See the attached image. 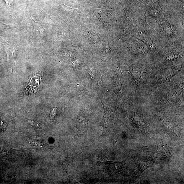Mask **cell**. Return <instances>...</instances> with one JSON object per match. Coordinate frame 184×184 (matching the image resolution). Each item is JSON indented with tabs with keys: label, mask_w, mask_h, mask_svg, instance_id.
I'll return each mask as SVG.
<instances>
[{
	"label": "cell",
	"mask_w": 184,
	"mask_h": 184,
	"mask_svg": "<svg viewBox=\"0 0 184 184\" xmlns=\"http://www.w3.org/2000/svg\"><path fill=\"white\" fill-rule=\"evenodd\" d=\"M6 2V4L7 5H9V6H10L11 4H12L13 3V0H4Z\"/></svg>",
	"instance_id": "3957f363"
},
{
	"label": "cell",
	"mask_w": 184,
	"mask_h": 184,
	"mask_svg": "<svg viewBox=\"0 0 184 184\" xmlns=\"http://www.w3.org/2000/svg\"><path fill=\"white\" fill-rule=\"evenodd\" d=\"M56 108H55L53 109L52 112L51 113V118L52 120H53L55 118V115H56Z\"/></svg>",
	"instance_id": "7a4b0ae2"
},
{
	"label": "cell",
	"mask_w": 184,
	"mask_h": 184,
	"mask_svg": "<svg viewBox=\"0 0 184 184\" xmlns=\"http://www.w3.org/2000/svg\"><path fill=\"white\" fill-rule=\"evenodd\" d=\"M6 51L7 55L8 61L10 60L14 57L15 55V48L11 46L6 47Z\"/></svg>",
	"instance_id": "6da1fadb"
}]
</instances>
